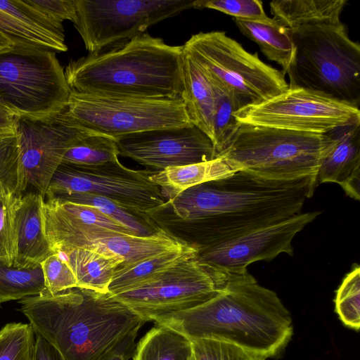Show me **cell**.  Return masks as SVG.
Returning <instances> with one entry per match:
<instances>
[{"instance_id": "1", "label": "cell", "mask_w": 360, "mask_h": 360, "mask_svg": "<svg viewBox=\"0 0 360 360\" xmlns=\"http://www.w3.org/2000/svg\"><path fill=\"white\" fill-rule=\"evenodd\" d=\"M316 186L315 177L281 181L238 171L179 193L150 217L198 251L300 213Z\"/></svg>"}, {"instance_id": "2", "label": "cell", "mask_w": 360, "mask_h": 360, "mask_svg": "<svg viewBox=\"0 0 360 360\" xmlns=\"http://www.w3.org/2000/svg\"><path fill=\"white\" fill-rule=\"evenodd\" d=\"M227 276L224 288L214 297L155 323L191 341L227 342L264 360L276 356L293 333L290 313L274 291L260 285L248 272Z\"/></svg>"}, {"instance_id": "3", "label": "cell", "mask_w": 360, "mask_h": 360, "mask_svg": "<svg viewBox=\"0 0 360 360\" xmlns=\"http://www.w3.org/2000/svg\"><path fill=\"white\" fill-rule=\"evenodd\" d=\"M20 311L39 336L65 360H98L146 322L110 292L75 287L20 301Z\"/></svg>"}, {"instance_id": "4", "label": "cell", "mask_w": 360, "mask_h": 360, "mask_svg": "<svg viewBox=\"0 0 360 360\" xmlns=\"http://www.w3.org/2000/svg\"><path fill=\"white\" fill-rule=\"evenodd\" d=\"M184 46L143 33L121 45L69 62L72 91L109 97L179 98ZM181 98V97H180Z\"/></svg>"}, {"instance_id": "5", "label": "cell", "mask_w": 360, "mask_h": 360, "mask_svg": "<svg viewBox=\"0 0 360 360\" xmlns=\"http://www.w3.org/2000/svg\"><path fill=\"white\" fill-rule=\"evenodd\" d=\"M334 142L330 131L314 134L238 122L217 157L237 171L268 180L294 181L316 178Z\"/></svg>"}, {"instance_id": "6", "label": "cell", "mask_w": 360, "mask_h": 360, "mask_svg": "<svg viewBox=\"0 0 360 360\" xmlns=\"http://www.w3.org/2000/svg\"><path fill=\"white\" fill-rule=\"evenodd\" d=\"M290 31L295 50L286 72L289 88L304 89L359 108L360 45L349 38L345 25H315Z\"/></svg>"}, {"instance_id": "7", "label": "cell", "mask_w": 360, "mask_h": 360, "mask_svg": "<svg viewBox=\"0 0 360 360\" xmlns=\"http://www.w3.org/2000/svg\"><path fill=\"white\" fill-rule=\"evenodd\" d=\"M203 72L241 98L257 104L289 89L285 73L263 62L224 32H200L183 45Z\"/></svg>"}, {"instance_id": "8", "label": "cell", "mask_w": 360, "mask_h": 360, "mask_svg": "<svg viewBox=\"0 0 360 360\" xmlns=\"http://www.w3.org/2000/svg\"><path fill=\"white\" fill-rule=\"evenodd\" d=\"M70 92L55 52L15 47L0 53V105L14 116L60 110Z\"/></svg>"}, {"instance_id": "9", "label": "cell", "mask_w": 360, "mask_h": 360, "mask_svg": "<svg viewBox=\"0 0 360 360\" xmlns=\"http://www.w3.org/2000/svg\"><path fill=\"white\" fill-rule=\"evenodd\" d=\"M67 111L80 127L115 139L150 130L193 125L180 97H109L71 90Z\"/></svg>"}, {"instance_id": "10", "label": "cell", "mask_w": 360, "mask_h": 360, "mask_svg": "<svg viewBox=\"0 0 360 360\" xmlns=\"http://www.w3.org/2000/svg\"><path fill=\"white\" fill-rule=\"evenodd\" d=\"M195 0H75L73 25L89 53L121 45L166 19L194 8Z\"/></svg>"}, {"instance_id": "11", "label": "cell", "mask_w": 360, "mask_h": 360, "mask_svg": "<svg viewBox=\"0 0 360 360\" xmlns=\"http://www.w3.org/2000/svg\"><path fill=\"white\" fill-rule=\"evenodd\" d=\"M195 256L114 297L145 321L155 322L201 305L224 288L228 276L199 262Z\"/></svg>"}, {"instance_id": "12", "label": "cell", "mask_w": 360, "mask_h": 360, "mask_svg": "<svg viewBox=\"0 0 360 360\" xmlns=\"http://www.w3.org/2000/svg\"><path fill=\"white\" fill-rule=\"evenodd\" d=\"M18 148V194L32 187L43 198L49 183L67 151L94 133L77 124L67 106L41 116H14Z\"/></svg>"}, {"instance_id": "13", "label": "cell", "mask_w": 360, "mask_h": 360, "mask_svg": "<svg viewBox=\"0 0 360 360\" xmlns=\"http://www.w3.org/2000/svg\"><path fill=\"white\" fill-rule=\"evenodd\" d=\"M155 172L134 170L119 160L99 165L61 163L47 186L44 200L73 193H90L109 198L132 211L149 214L167 200L150 177Z\"/></svg>"}, {"instance_id": "14", "label": "cell", "mask_w": 360, "mask_h": 360, "mask_svg": "<svg viewBox=\"0 0 360 360\" xmlns=\"http://www.w3.org/2000/svg\"><path fill=\"white\" fill-rule=\"evenodd\" d=\"M41 214L50 245L56 253L64 255L76 248L89 249L122 259L124 262L120 266H123L186 244L164 229L141 237L83 224L65 212L55 200L43 198Z\"/></svg>"}, {"instance_id": "15", "label": "cell", "mask_w": 360, "mask_h": 360, "mask_svg": "<svg viewBox=\"0 0 360 360\" xmlns=\"http://www.w3.org/2000/svg\"><path fill=\"white\" fill-rule=\"evenodd\" d=\"M240 123L314 134L360 121L359 108L301 88L286 91L257 104H248L235 114Z\"/></svg>"}, {"instance_id": "16", "label": "cell", "mask_w": 360, "mask_h": 360, "mask_svg": "<svg viewBox=\"0 0 360 360\" xmlns=\"http://www.w3.org/2000/svg\"><path fill=\"white\" fill-rule=\"evenodd\" d=\"M321 213L301 212L229 241L198 250L195 258L225 276L245 274L251 263L270 262L281 253L292 256L294 237Z\"/></svg>"}, {"instance_id": "17", "label": "cell", "mask_w": 360, "mask_h": 360, "mask_svg": "<svg viewBox=\"0 0 360 360\" xmlns=\"http://www.w3.org/2000/svg\"><path fill=\"white\" fill-rule=\"evenodd\" d=\"M115 141L119 155L154 172L215 158L211 139L195 125L150 130Z\"/></svg>"}, {"instance_id": "18", "label": "cell", "mask_w": 360, "mask_h": 360, "mask_svg": "<svg viewBox=\"0 0 360 360\" xmlns=\"http://www.w3.org/2000/svg\"><path fill=\"white\" fill-rule=\"evenodd\" d=\"M335 142L320 163L316 186L339 184L350 198L360 199V121L330 131Z\"/></svg>"}, {"instance_id": "19", "label": "cell", "mask_w": 360, "mask_h": 360, "mask_svg": "<svg viewBox=\"0 0 360 360\" xmlns=\"http://www.w3.org/2000/svg\"><path fill=\"white\" fill-rule=\"evenodd\" d=\"M43 198L38 192L30 191L21 195L18 200L14 219L16 253L12 266L15 268L39 265L56 254L43 230L41 214Z\"/></svg>"}, {"instance_id": "20", "label": "cell", "mask_w": 360, "mask_h": 360, "mask_svg": "<svg viewBox=\"0 0 360 360\" xmlns=\"http://www.w3.org/2000/svg\"><path fill=\"white\" fill-rule=\"evenodd\" d=\"M192 124L213 139L214 95L211 83L198 65L184 52L180 95Z\"/></svg>"}, {"instance_id": "21", "label": "cell", "mask_w": 360, "mask_h": 360, "mask_svg": "<svg viewBox=\"0 0 360 360\" xmlns=\"http://www.w3.org/2000/svg\"><path fill=\"white\" fill-rule=\"evenodd\" d=\"M236 172L226 159L217 157L205 162L168 167L154 172L150 179L160 188L167 201L191 187L224 178Z\"/></svg>"}, {"instance_id": "22", "label": "cell", "mask_w": 360, "mask_h": 360, "mask_svg": "<svg viewBox=\"0 0 360 360\" xmlns=\"http://www.w3.org/2000/svg\"><path fill=\"white\" fill-rule=\"evenodd\" d=\"M347 0H275L270 2L271 13L283 26L300 27L339 24Z\"/></svg>"}, {"instance_id": "23", "label": "cell", "mask_w": 360, "mask_h": 360, "mask_svg": "<svg viewBox=\"0 0 360 360\" xmlns=\"http://www.w3.org/2000/svg\"><path fill=\"white\" fill-rule=\"evenodd\" d=\"M197 250L188 244L150 256L115 271L108 292L117 295L155 276L186 259L195 257Z\"/></svg>"}, {"instance_id": "24", "label": "cell", "mask_w": 360, "mask_h": 360, "mask_svg": "<svg viewBox=\"0 0 360 360\" xmlns=\"http://www.w3.org/2000/svg\"><path fill=\"white\" fill-rule=\"evenodd\" d=\"M240 32L255 41L262 53L280 65L286 74L294 55V44L289 28L276 18L271 22L233 18Z\"/></svg>"}, {"instance_id": "25", "label": "cell", "mask_w": 360, "mask_h": 360, "mask_svg": "<svg viewBox=\"0 0 360 360\" xmlns=\"http://www.w3.org/2000/svg\"><path fill=\"white\" fill-rule=\"evenodd\" d=\"M65 255L77 281V287L98 292H108V287L117 268L124 261L85 248H76Z\"/></svg>"}, {"instance_id": "26", "label": "cell", "mask_w": 360, "mask_h": 360, "mask_svg": "<svg viewBox=\"0 0 360 360\" xmlns=\"http://www.w3.org/2000/svg\"><path fill=\"white\" fill-rule=\"evenodd\" d=\"M191 341L179 332L156 324L139 340L134 360H191Z\"/></svg>"}, {"instance_id": "27", "label": "cell", "mask_w": 360, "mask_h": 360, "mask_svg": "<svg viewBox=\"0 0 360 360\" xmlns=\"http://www.w3.org/2000/svg\"><path fill=\"white\" fill-rule=\"evenodd\" d=\"M51 200L92 206L136 236H151L162 229L149 215L137 213L103 196L90 193H73Z\"/></svg>"}, {"instance_id": "28", "label": "cell", "mask_w": 360, "mask_h": 360, "mask_svg": "<svg viewBox=\"0 0 360 360\" xmlns=\"http://www.w3.org/2000/svg\"><path fill=\"white\" fill-rule=\"evenodd\" d=\"M45 290L41 264L18 269L0 262V304L39 295Z\"/></svg>"}, {"instance_id": "29", "label": "cell", "mask_w": 360, "mask_h": 360, "mask_svg": "<svg viewBox=\"0 0 360 360\" xmlns=\"http://www.w3.org/2000/svg\"><path fill=\"white\" fill-rule=\"evenodd\" d=\"M207 78L211 83L214 95L212 143L216 158L221 150L226 139L238 124L234 114L246 104L221 84L208 77Z\"/></svg>"}, {"instance_id": "30", "label": "cell", "mask_w": 360, "mask_h": 360, "mask_svg": "<svg viewBox=\"0 0 360 360\" xmlns=\"http://www.w3.org/2000/svg\"><path fill=\"white\" fill-rule=\"evenodd\" d=\"M119 150L115 139L92 133L70 148L62 162L75 165H99L118 160Z\"/></svg>"}, {"instance_id": "31", "label": "cell", "mask_w": 360, "mask_h": 360, "mask_svg": "<svg viewBox=\"0 0 360 360\" xmlns=\"http://www.w3.org/2000/svg\"><path fill=\"white\" fill-rule=\"evenodd\" d=\"M0 32L8 38L18 48L55 53L68 51L65 40L41 33L1 10Z\"/></svg>"}, {"instance_id": "32", "label": "cell", "mask_w": 360, "mask_h": 360, "mask_svg": "<svg viewBox=\"0 0 360 360\" xmlns=\"http://www.w3.org/2000/svg\"><path fill=\"white\" fill-rule=\"evenodd\" d=\"M35 345L30 324L8 323L0 330V360H34Z\"/></svg>"}, {"instance_id": "33", "label": "cell", "mask_w": 360, "mask_h": 360, "mask_svg": "<svg viewBox=\"0 0 360 360\" xmlns=\"http://www.w3.org/2000/svg\"><path fill=\"white\" fill-rule=\"evenodd\" d=\"M335 309L345 326L360 327V266L354 264L336 291Z\"/></svg>"}, {"instance_id": "34", "label": "cell", "mask_w": 360, "mask_h": 360, "mask_svg": "<svg viewBox=\"0 0 360 360\" xmlns=\"http://www.w3.org/2000/svg\"><path fill=\"white\" fill-rule=\"evenodd\" d=\"M20 196L15 193H0V262L10 266L15 258L14 219Z\"/></svg>"}, {"instance_id": "35", "label": "cell", "mask_w": 360, "mask_h": 360, "mask_svg": "<svg viewBox=\"0 0 360 360\" xmlns=\"http://www.w3.org/2000/svg\"><path fill=\"white\" fill-rule=\"evenodd\" d=\"M194 8H211L230 15L233 18L271 22L259 0H195Z\"/></svg>"}, {"instance_id": "36", "label": "cell", "mask_w": 360, "mask_h": 360, "mask_svg": "<svg viewBox=\"0 0 360 360\" xmlns=\"http://www.w3.org/2000/svg\"><path fill=\"white\" fill-rule=\"evenodd\" d=\"M194 360H264L245 349L227 342L198 339L191 340Z\"/></svg>"}, {"instance_id": "37", "label": "cell", "mask_w": 360, "mask_h": 360, "mask_svg": "<svg viewBox=\"0 0 360 360\" xmlns=\"http://www.w3.org/2000/svg\"><path fill=\"white\" fill-rule=\"evenodd\" d=\"M45 291L54 295L77 287L75 274L65 258L56 253L45 259L41 264Z\"/></svg>"}, {"instance_id": "38", "label": "cell", "mask_w": 360, "mask_h": 360, "mask_svg": "<svg viewBox=\"0 0 360 360\" xmlns=\"http://www.w3.org/2000/svg\"><path fill=\"white\" fill-rule=\"evenodd\" d=\"M0 10L15 17L29 27L45 34L65 40L64 31L53 27L23 0H0Z\"/></svg>"}, {"instance_id": "39", "label": "cell", "mask_w": 360, "mask_h": 360, "mask_svg": "<svg viewBox=\"0 0 360 360\" xmlns=\"http://www.w3.org/2000/svg\"><path fill=\"white\" fill-rule=\"evenodd\" d=\"M18 148L14 134L0 143V193L18 194Z\"/></svg>"}, {"instance_id": "40", "label": "cell", "mask_w": 360, "mask_h": 360, "mask_svg": "<svg viewBox=\"0 0 360 360\" xmlns=\"http://www.w3.org/2000/svg\"><path fill=\"white\" fill-rule=\"evenodd\" d=\"M55 200L57 201L65 212L83 224L101 226L120 233L135 236L131 231L92 206Z\"/></svg>"}, {"instance_id": "41", "label": "cell", "mask_w": 360, "mask_h": 360, "mask_svg": "<svg viewBox=\"0 0 360 360\" xmlns=\"http://www.w3.org/2000/svg\"><path fill=\"white\" fill-rule=\"evenodd\" d=\"M56 29L64 31V20L72 22L75 13V0H23Z\"/></svg>"}, {"instance_id": "42", "label": "cell", "mask_w": 360, "mask_h": 360, "mask_svg": "<svg viewBox=\"0 0 360 360\" xmlns=\"http://www.w3.org/2000/svg\"><path fill=\"white\" fill-rule=\"evenodd\" d=\"M139 330L134 331L117 343L98 360H128L134 352V341Z\"/></svg>"}, {"instance_id": "43", "label": "cell", "mask_w": 360, "mask_h": 360, "mask_svg": "<svg viewBox=\"0 0 360 360\" xmlns=\"http://www.w3.org/2000/svg\"><path fill=\"white\" fill-rule=\"evenodd\" d=\"M34 360H65L58 351L44 338L36 335Z\"/></svg>"}, {"instance_id": "44", "label": "cell", "mask_w": 360, "mask_h": 360, "mask_svg": "<svg viewBox=\"0 0 360 360\" xmlns=\"http://www.w3.org/2000/svg\"><path fill=\"white\" fill-rule=\"evenodd\" d=\"M14 115L0 105V134L14 133Z\"/></svg>"}, {"instance_id": "45", "label": "cell", "mask_w": 360, "mask_h": 360, "mask_svg": "<svg viewBox=\"0 0 360 360\" xmlns=\"http://www.w3.org/2000/svg\"><path fill=\"white\" fill-rule=\"evenodd\" d=\"M15 47L14 44L0 32V53L11 51Z\"/></svg>"}, {"instance_id": "46", "label": "cell", "mask_w": 360, "mask_h": 360, "mask_svg": "<svg viewBox=\"0 0 360 360\" xmlns=\"http://www.w3.org/2000/svg\"><path fill=\"white\" fill-rule=\"evenodd\" d=\"M11 134H0V143L4 139H6L7 136L11 135Z\"/></svg>"}, {"instance_id": "47", "label": "cell", "mask_w": 360, "mask_h": 360, "mask_svg": "<svg viewBox=\"0 0 360 360\" xmlns=\"http://www.w3.org/2000/svg\"><path fill=\"white\" fill-rule=\"evenodd\" d=\"M191 360H194V359H193V357H192V359H191Z\"/></svg>"}]
</instances>
